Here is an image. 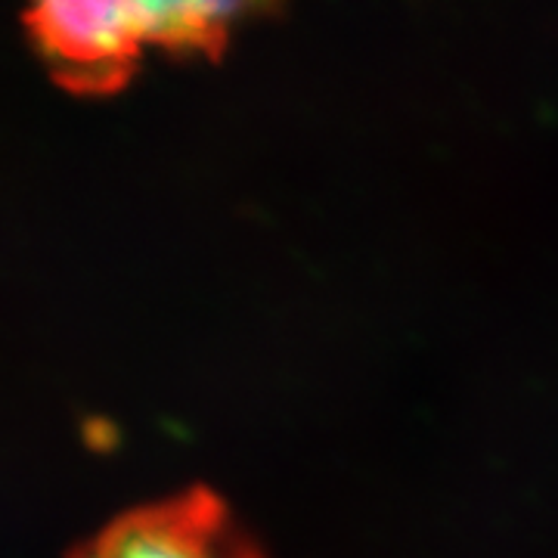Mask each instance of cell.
<instances>
[{
  "instance_id": "cell-2",
  "label": "cell",
  "mask_w": 558,
  "mask_h": 558,
  "mask_svg": "<svg viewBox=\"0 0 558 558\" xmlns=\"http://www.w3.org/2000/svg\"><path fill=\"white\" fill-rule=\"evenodd\" d=\"M69 558H260V553L218 494L193 487L112 519Z\"/></svg>"
},
{
  "instance_id": "cell-1",
  "label": "cell",
  "mask_w": 558,
  "mask_h": 558,
  "mask_svg": "<svg viewBox=\"0 0 558 558\" xmlns=\"http://www.w3.org/2000/svg\"><path fill=\"white\" fill-rule=\"evenodd\" d=\"M240 3L65 0L25 13L40 60L75 94H112L137 72L146 47L215 57L227 47Z\"/></svg>"
}]
</instances>
